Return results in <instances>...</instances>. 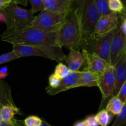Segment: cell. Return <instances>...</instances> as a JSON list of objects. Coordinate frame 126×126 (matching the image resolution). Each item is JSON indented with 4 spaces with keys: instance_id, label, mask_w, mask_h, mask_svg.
Segmentation results:
<instances>
[{
    "instance_id": "6da1fadb",
    "label": "cell",
    "mask_w": 126,
    "mask_h": 126,
    "mask_svg": "<svg viewBox=\"0 0 126 126\" xmlns=\"http://www.w3.org/2000/svg\"><path fill=\"white\" fill-rule=\"evenodd\" d=\"M72 7L79 17L81 30L82 49L87 50L95 40V27L100 17L93 0H73Z\"/></svg>"
},
{
    "instance_id": "7a4b0ae2",
    "label": "cell",
    "mask_w": 126,
    "mask_h": 126,
    "mask_svg": "<svg viewBox=\"0 0 126 126\" xmlns=\"http://www.w3.org/2000/svg\"><path fill=\"white\" fill-rule=\"evenodd\" d=\"M58 32L49 33L34 27L28 26L16 32L5 31L1 36V40L12 45L57 46Z\"/></svg>"
},
{
    "instance_id": "3957f363",
    "label": "cell",
    "mask_w": 126,
    "mask_h": 126,
    "mask_svg": "<svg viewBox=\"0 0 126 126\" xmlns=\"http://www.w3.org/2000/svg\"><path fill=\"white\" fill-rule=\"evenodd\" d=\"M58 43L60 47L79 50L82 48V38L79 17L71 8L66 14L63 24L58 32Z\"/></svg>"
},
{
    "instance_id": "277c9868",
    "label": "cell",
    "mask_w": 126,
    "mask_h": 126,
    "mask_svg": "<svg viewBox=\"0 0 126 126\" xmlns=\"http://www.w3.org/2000/svg\"><path fill=\"white\" fill-rule=\"evenodd\" d=\"M2 11L6 20V32H12L23 29L30 25L34 18L32 10L18 7L13 2H11Z\"/></svg>"
},
{
    "instance_id": "5b68a950",
    "label": "cell",
    "mask_w": 126,
    "mask_h": 126,
    "mask_svg": "<svg viewBox=\"0 0 126 126\" xmlns=\"http://www.w3.org/2000/svg\"><path fill=\"white\" fill-rule=\"evenodd\" d=\"M62 48V47L57 46L13 45L12 50L20 58L30 56L42 57L61 62L65 61L66 57Z\"/></svg>"
},
{
    "instance_id": "8992f818",
    "label": "cell",
    "mask_w": 126,
    "mask_h": 126,
    "mask_svg": "<svg viewBox=\"0 0 126 126\" xmlns=\"http://www.w3.org/2000/svg\"><path fill=\"white\" fill-rule=\"evenodd\" d=\"M66 14L44 9L34 16L30 26L46 32L56 33L63 24Z\"/></svg>"
},
{
    "instance_id": "52a82bcc",
    "label": "cell",
    "mask_w": 126,
    "mask_h": 126,
    "mask_svg": "<svg viewBox=\"0 0 126 126\" xmlns=\"http://www.w3.org/2000/svg\"><path fill=\"white\" fill-rule=\"evenodd\" d=\"M98 87L100 90L103 100L102 104L106 100L114 96L116 87V78L114 66L110 65L100 76Z\"/></svg>"
},
{
    "instance_id": "ba28073f",
    "label": "cell",
    "mask_w": 126,
    "mask_h": 126,
    "mask_svg": "<svg viewBox=\"0 0 126 126\" xmlns=\"http://www.w3.org/2000/svg\"><path fill=\"white\" fill-rule=\"evenodd\" d=\"M118 28L111 31L103 36L97 38L87 51L90 53L96 54L110 65V57L111 45L113 36Z\"/></svg>"
},
{
    "instance_id": "9c48e42d",
    "label": "cell",
    "mask_w": 126,
    "mask_h": 126,
    "mask_svg": "<svg viewBox=\"0 0 126 126\" xmlns=\"http://www.w3.org/2000/svg\"><path fill=\"white\" fill-rule=\"evenodd\" d=\"M119 26V17L117 13L111 12L107 15L100 16L95 27V38L96 39L105 35L107 33L118 28Z\"/></svg>"
},
{
    "instance_id": "30bf717a",
    "label": "cell",
    "mask_w": 126,
    "mask_h": 126,
    "mask_svg": "<svg viewBox=\"0 0 126 126\" xmlns=\"http://www.w3.org/2000/svg\"><path fill=\"white\" fill-rule=\"evenodd\" d=\"M126 50V36L122 32L119 26L116 31L113 39L110 49V63L114 66L119 57Z\"/></svg>"
},
{
    "instance_id": "8fae6325",
    "label": "cell",
    "mask_w": 126,
    "mask_h": 126,
    "mask_svg": "<svg viewBox=\"0 0 126 126\" xmlns=\"http://www.w3.org/2000/svg\"><path fill=\"white\" fill-rule=\"evenodd\" d=\"M80 74L81 71H71L67 76L60 80L59 86L56 88H50L47 86L46 89L47 93L50 95H55L63 91L76 88L79 80Z\"/></svg>"
},
{
    "instance_id": "7c38bea8",
    "label": "cell",
    "mask_w": 126,
    "mask_h": 126,
    "mask_svg": "<svg viewBox=\"0 0 126 126\" xmlns=\"http://www.w3.org/2000/svg\"><path fill=\"white\" fill-rule=\"evenodd\" d=\"M82 50L84 54L87 65V68L85 70L101 75L110 65L96 54L89 52L84 49Z\"/></svg>"
},
{
    "instance_id": "4fadbf2b",
    "label": "cell",
    "mask_w": 126,
    "mask_h": 126,
    "mask_svg": "<svg viewBox=\"0 0 126 126\" xmlns=\"http://www.w3.org/2000/svg\"><path fill=\"white\" fill-rule=\"evenodd\" d=\"M116 87L114 95H116L122 85L126 81V50L119 57L114 65Z\"/></svg>"
},
{
    "instance_id": "5bb4252c",
    "label": "cell",
    "mask_w": 126,
    "mask_h": 126,
    "mask_svg": "<svg viewBox=\"0 0 126 126\" xmlns=\"http://www.w3.org/2000/svg\"><path fill=\"white\" fill-rule=\"evenodd\" d=\"M65 61L70 71H78L86 62V57L82 50L80 52V50L70 49Z\"/></svg>"
},
{
    "instance_id": "9a60e30c",
    "label": "cell",
    "mask_w": 126,
    "mask_h": 126,
    "mask_svg": "<svg viewBox=\"0 0 126 126\" xmlns=\"http://www.w3.org/2000/svg\"><path fill=\"white\" fill-rule=\"evenodd\" d=\"M73 0H43L45 9L53 12L68 14L72 8Z\"/></svg>"
},
{
    "instance_id": "2e32d148",
    "label": "cell",
    "mask_w": 126,
    "mask_h": 126,
    "mask_svg": "<svg viewBox=\"0 0 126 126\" xmlns=\"http://www.w3.org/2000/svg\"><path fill=\"white\" fill-rule=\"evenodd\" d=\"M100 75L84 70L81 71L79 82L76 88L79 87H98Z\"/></svg>"
},
{
    "instance_id": "e0dca14e",
    "label": "cell",
    "mask_w": 126,
    "mask_h": 126,
    "mask_svg": "<svg viewBox=\"0 0 126 126\" xmlns=\"http://www.w3.org/2000/svg\"><path fill=\"white\" fill-rule=\"evenodd\" d=\"M0 105L2 107L16 105L12 95L11 86L2 80H0Z\"/></svg>"
},
{
    "instance_id": "ac0fdd59",
    "label": "cell",
    "mask_w": 126,
    "mask_h": 126,
    "mask_svg": "<svg viewBox=\"0 0 126 126\" xmlns=\"http://www.w3.org/2000/svg\"><path fill=\"white\" fill-rule=\"evenodd\" d=\"M2 120L4 121H9L14 119L16 114H22L20 110L16 105H7L2 107L1 110Z\"/></svg>"
},
{
    "instance_id": "d6986e66",
    "label": "cell",
    "mask_w": 126,
    "mask_h": 126,
    "mask_svg": "<svg viewBox=\"0 0 126 126\" xmlns=\"http://www.w3.org/2000/svg\"><path fill=\"white\" fill-rule=\"evenodd\" d=\"M123 105L124 103L117 97V96L114 95L108 100L106 106V110L114 115H118L121 111Z\"/></svg>"
},
{
    "instance_id": "ffe728a7",
    "label": "cell",
    "mask_w": 126,
    "mask_h": 126,
    "mask_svg": "<svg viewBox=\"0 0 126 126\" xmlns=\"http://www.w3.org/2000/svg\"><path fill=\"white\" fill-rule=\"evenodd\" d=\"M95 116L99 125L101 126H107L111 119L110 114L106 109L101 110Z\"/></svg>"
},
{
    "instance_id": "44dd1931",
    "label": "cell",
    "mask_w": 126,
    "mask_h": 126,
    "mask_svg": "<svg viewBox=\"0 0 126 126\" xmlns=\"http://www.w3.org/2000/svg\"><path fill=\"white\" fill-rule=\"evenodd\" d=\"M93 1L100 16L107 15L111 12L108 7V0H93Z\"/></svg>"
},
{
    "instance_id": "7402d4cb",
    "label": "cell",
    "mask_w": 126,
    "mask_h": 126,
    "mask_svg": "<svg viewBox=\"0 0 126 126\" xmlns=\"http://www.w3.org/2000/svg\"><path fill=\"white\" fill-rule=\"evenodd\" d=\"M71 71L67 66L62 62H59V64L55 66L54 74L57 76L59 79H62L67 76L70 73Z\"/></svg>"
},
{
    "instance_id": "603a6c76",
    "label": "cell",
    "mask_w": 126,
    "mask_h": 126,
    "mask_svg": "<svg viewBox=\"0 0 126 126\" xmlns=\"http://www.w3.org/2000/svg\"><path fill=\"white\" fill-rule=\"evenodd\" d=\"M108 7L111 12L121 13L124 9V6L122 0H108Z\"/></svg>"
},
{
    "instance_id": "cb8c5ba5",
    "label": "cell",
    "mask_w": 126,
    "mask_h": 126,
    "mask_svg": "<svg viewBox=\"0 0 126 126\" xmlns=\"http://www.w3.org/2000/svg\"><path fill=\"white\" fill-rule=\"evenodd\" d=\"M126 126V102L123 105L121 111L117 115L112 126Z\"/></svg>"
},
{
    "instance_id": "d4e9b609",
    "label": "cell",
    "mask_w": 126,
    "mask_h": 126,
    "mask_svg": "<svg viewBox=\"0 0 126 126\" xmlns=\"http://www.w3.org/2000/svg\"><path fill=\"white\" fill-rule=\"evenodd\" d=\"M32 6V12L33 14L46 9L43 0H28Z\"/></svg>"
},
{
    "instance_id": "484cf974",
    "label": "cell",
    "mask_w": 126,
    "mask_h": 126,
    "mask_svg": "<svg viewBox=\"0 0 126 126\" xmlns=\"http://www.w3.org/2000/svg\"><path fill=\"white\" fill-rule=\"evenodd\" d=\"M42 119L36 116H29L24 121H23L25 126H41L42 124Z\"/></svg>"
},
{
    "instance_id": "4316f807",
    "label": "cell",
    "mask_w": 126,
    "mask_h": 126,
    "mask_svg": "<svg viewBox=\"0 0 126 126\" xmlns=\"http://www.w3.org/2000/svg\"><path fill=\"white\" fill-rule=\"evenodd\" d=\"M19 58L20 57L12 50L9 52L0 55V65L12 61L13 60L19 59Z\"/></svg>"
},
{
    "instance_id": "83f0119b",
    "label": "cell",
    "mask_w": 126,
    "mask_h": 126,
    "mask_svg": "<svg viewBox=\"0 0 126 126\" xmlns=\"http://www.w3.org/2000/svg\"><path fill=\"white\" fill-rule=\"evenodd\" d=\"M60 80L61 79L55 76L54 73L52 74L49 77V87L50 88H56L59 86Z\"/></svg>"
},
{
    "instance_id": "f1b7e54d",
    "label": "cell",
    "mask_w": 126,
    "mask_h": 126,
    "mask_svg": "<svg viewBox=\"0 0 126 126\" xmlns=\"http://www.w3.org/2000/svg\"><path fill=\"white\" fill-rule=\"evenodd\" d=\"M0 126H24L23 121L17 120L14 118L9 121H2L0 123Z\"/></svg>"
},
{
    "instance_id": "f546056e",
    "label": "cell",
    "mask_w": 126,
    "mask_h": 126,
    "mask_svg": "<svg viewBox=\"0 0 126 126\" xmlns=\"http://www.w3.org/2000/svg\"><path fill=\"white\" fill-rule=\"evenodd\" d=\"M116 96L123 103H124L126 100V81L122 85Z\"/></svg>"
},
{
    "instance_id": "4dcf8cb0",
    "label": "cell",
    "mask_w": 126,
    "mask_h": 126,
    "mask_svg": "<svg viewBox=\"0 0 126 126\" xmlns=\"http://www.w3.org/2000/svg\"><path fill=\"white\" fill-rule=\"evenodd\" d=\"M86 126H99V124L96 119L95 116L94 115L89 116L84 120Z\"/></svg>"
},
{
    "instance_id": "1f68e13d",
    "label": "cell",
    "mask_w": 126,
    "mask_h": 126,
    "mask_svg": "<svg viewBox=\"0 0 126 126\" xmlns=\"http://www.w3.org/2000/svg\"><path fill=\"white\" fill-rule=\"evenodd\" d=\"M11 2L12 0H0V10L2 11L6 8Z\"/></svg>"
},
{
    "instance_id": "d6a6232c",
    "label": "cell",
    "mask_w": 126,
    "mask_h": 126,
    "mask_svg": "<svg viewBox=\"0 0 126 126\" xmlns=\"http://www.w3.org/2000/svg\"><path fill=\"white\" fill-rule=\"evenodd\" d=\"M121 29L122 32L124 34V35L126 36V18L123 20V22H122L121 25H120Z\"/></svg>"
},
{
    "instance_id": "836d02e7",
    "label": "cell",
    "mask_w": 126,
    "mask_h": 126,
    "mask_svg": "<svg viewBox=\"0 0 126 126\" xmlns=\"http://www.w3.org/2000/svg\"><path fill=\"white\" fill-rule=\"evenodd\" d=\"M12 2H15L17 4H22L26 6L28 4V0H12Z\"/></svg>"
},
{
    "instance_id": "e575fe53",
    "label": "cell",
    "mask_w": 126,
    "mask_h": 126,
    "mask_svg": "<svg viewBox=\"0 0 126 126\" xmlns=\"http://www.w3.org/2000/svg\"><path fill=\"white\" fill-rule=\"evenodd\" d=\"M0 22H2V23H6V17H5L4 14L2 11H1V10H0Z\"/></svg>"
},
{
    "instance_id": "d590c367",
    "label": "cell",
    "mask_w": 126,
    "mask_h": 126,
    "mask_svg": "<svg viewBox=\"0 0 126 126\" xmlns=\"http://www.w3.org/2000/svg\"><path fill=\"white\" fill-rule=\"evenodd\" d=\"M0 71L4 74H8V68L7 66H2L0 68Z\"/></svg>"
},
{
    "instance_id": "8d00e7d4",
    "label": "cell",
    "mask_w": 126,
    "mask_h": 126,
    "mask_svg": "<svg viewBox=\"0 0 126 126\" xmlns=\"http://www.w3.org/2000/svg\"><path fill=\"white\" fill-rule=\"evenodd\" d=\"M86 126V124H85L84 122L83 121H80V122H78V123H76V124H75V126Z\"/></svg>"
},
{
    "instance_id": "74e56055",
    "label": "cell",
    "mask_w": 126,
    "mask_h": 126,
    "mask_svg": "<svg viewBox=\"0 0 126 126\" xmlns=\"http://www.w3.org/2000/svg\"><path fill=\"white\" fill-rule=\"evenodd\" d=\"M42 121H43V122H42V124L41 125V126H50L49 124H48V123H47V122L44 119H42Z\"/></svg>"
},
{
    "instance_id": "f35d334b",
    "label": "cell",
    "mask_w": 126,
    "mask_h": 126,
    "mask_svg": "<svg viewBox=\"0 0 126 126\" xmlns=\"http://www.w3.org/2000/svg\"><path fill=\"white\" fill-rule=\"evenodd\" d=\"M7 76H8V74H4L0 71V80H1L2 79L5 78Z\"/></svg>"
},
{
    "instance_id": "ab89813d",
    "label": "cell",
    "mask_w": 126,
    "mask_h": 126,
    "mask_svg": "<svg viewBox=\"0 0 126 126\" xmlns=\"http://www.w3.org/2000/svg\"><path fill=\"white\" fill-rule=\"evenodd\" d=\"M1 108H2V106L0 105V123H1V121H2V118H1Z\"/></svg>"
}]
</instances>
